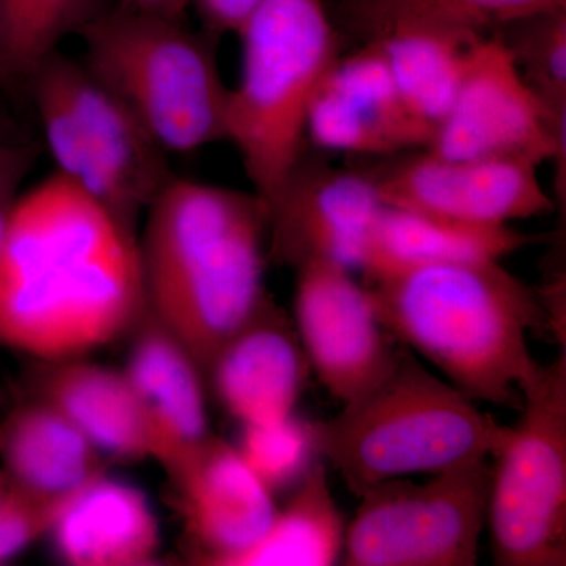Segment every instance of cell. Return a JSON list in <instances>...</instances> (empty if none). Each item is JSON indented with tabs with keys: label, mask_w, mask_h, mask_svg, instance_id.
<instances>
[{
	"label": "cell",
	"mask_w": 566,
	"mask_h": 566,
	"mask_svg": "<svg viewBox=\"0 0 566 566\" xmlns=\"http://www.w3.org/2000/svg\"><path fill=\"white\" fill-rule=\"evenodd\" d=\"M145 311L136 230L57 172L21 193L0 259V346L74 359L132 334Z\"/></svg>",
	"instance_id": "cell-1"
},
{
	"label": "cell",
	"mask_w": 566,
	"mask_h": 566,
	"mask_svg": "<svg viewBox=\"0 0 566 566\" xmlns=\"http://www.w3.org/2000/svg\"><path fill=\"white\" fill-rule=\"evenodd\" d=\"M145 214L148 308L207 378L222 345L270 296L266 205L255 192L174 177Z\"/></svg>",
	"instance_id": "cell-2"
},
{
	"label": "cell",
	"mask_w": 566,
	"mask_h": 566,
	"mask_svg": "<svg viewBox=\"0 0 566 566\" xmlns=\"http://www.w3.org/2000/svg\"><path fill=\"white\" fill-rule=\"evenodd\" d=\"M382 327L472 401L520 411L543 371L532 331H551L534 290L501 262L441 263L368 282Z\"/></svg>",
	"instance_id": "cell-3"
},
{
	"label": "cell",
	"mask_w": 566,
	"mask_h": 566,
	"mask_svg": "<svg viewBox=\"0 0 566 566\" xmlns=\"http://www.w3.org/2000/svg\"><path fill=\"white\" fill-rule=\"evenodd\" d=\"M316 455L337 469L353 494L386 480L441 474L493 458L510 427L428 371L400 344L389 374L344 403L337 416L308 423Z\"/></svg>",
	"instance_id": "cell-4"
},
{
	"label": "cell",
	"mask_w": 566,
	"mask_h": 566,
	"mask_svg": "<svg viewBox=\"0 0 566 566\" xmlns=\"http://www.w3.org/2000/svg\"><path fill=\"white\" fill-rule=\"evenodd\" d=\"M237 35L243 65L230 88L227 140L266 205L303 159L308 107L340 41L323 0H262Z\"/></svg>",
	"instance_id": "cell-5"
},
{
	"label": "cell",
	"mask_w": 566,
	"mask_h": 566,
	"mask_svg": "<svg viewBox=\"0 0 566 566\" xmlns=\"http://www.w3.org/2000/svg\"><path fill=\"white\" fill-rule=\"evenodd\" d=\"M84 65L167 153L227 140L230 88L207 36L180 20L122 6L77 32Z\"/></svg>",
	"instance_id": "cell-6"
},
{
	"label": "cell",
	"mask_w": 566,
	"mask_h": 566,
	"mask_svg": "<svg viewBox=\"0 0 566 566\" xmlns=\"http://www.w3.org/2000/svg\"><path fill=\"white\" fill-rule=\"evenodd\" d=\"M57 174L129 229L175 175L167 155L84 62L54 51L28 77Z\"/></svg>",
	"instance_id": "cell-7"
},
{
	"label": "cell",
	"mask_w": 566,
	"mask_h": 566,
	"mask_svg": "<svg viewBox=\"0 0 566 566\" xmlns=\"http://www.w3.org/2000/svg\"><path fill=\"white\" fill-rule=\"evenodd\" d=\"M493 457L486 521L499 566L566 565V352L524 392Z\"/></svg>",
	"instance_id": "cell-8"
},
{
	"label": "cell",
	"mask_w": 566,
	"mask_h": 566,
	"mask_svg": "<svg viewBox=\"0 0 566 566\" xmlns=\"http://www.w3.org/2000/svg\"><path fill=\"white\" fill-rule=\"evenodd\" d=\"M490 458L453 465L419 485L367 488L345 532L344 565L474 566L488 517Z\"/></svg>",
	"instance_id": "cell-9"
},
{
	"label": "cell",
	"mask_w": 566,
	"mask_h": 566,
	"mask_svg": "<svg viewBox=\"0 0 566 566\" xmlns=\"http://www.w3.org/2000/svg\"><path fill=\"white\" fill-rule=\"evenodd\" d=\"M424 150L452 159L560 163L565 120L524 80L501 33L483 35L469 44L455 99Z\"/></svg>",
	"instance_id": "cell-10"
},
{
	"label": "cell",
	"mask_w": 566,
	"mask_h": 566,
	"mask_svg": "<svg viewBox=\"0 0 566 566\" xmlns=\"http://www.w3.org/2000/svg\"><path fill=\"white\" fill-rule=\"evenodd\" d=\"M294 327L316 378L342 403L381 381L400 348L379 324L367 286L324 260L296 268Z\"/></svg>",
	"instance_id": "cell-11"
},
{
	"label": "cell",
	"mask_w": 566,
	"mask_h": 566,
	"mask_svg": "<svg viewBox=\"0 0 566 566\" xmlns=\"http://www.w3.org/2000/svg\"><path fill=\"white\" fill-rule=\"evenodd\" d=\"M538 167L524 159H452L424 150L370 177L387 207L476 226H509L553 211Z\"/></svg>",
	"instance_id": "cell-12"
},
{
	"label": "cell",
	"mask_w": 566,
	"mask_h": 566,
	"mask_svg": "<svg viewBox=\"0 0 566 566\" xmlns=\"http://www.w3.org/2000/svg\"><path fill=\"white\" fill-rule=\"evenodd\" d=\"M382 207L370 175L308 164L303 156L266 203L268 260L294 270L314 260L360 270Z\"/></svg>",
	"instance_id": "cell-13"
},
{
	"label": "cell",
	"mask_w": 566,
	"mask_h": 566,
	"mask_svg": "<svg viewBox=\"0 0 566 566\" xmlns=\"http://www.w3.org/2000/svg\"><path fill=\"white\" fill-rule=\"evenodd\" d=\"M132 334L123 375L139 401L151 460L163 465L177 486L214 436L205 398V375L148 305Z\"/></svg>",
	"instance_id": "cell-14"
},
{
	"label": "cell",
	"mask_w": 566,
	"mask_h": 566,
	"mask_svg": "<svg viewBox=\"0 0 566 566\" xmlns=\"http://www.w3.org/2000/svg\"><path fill=\"white\" fill-rule=\"evenodd\" d=\"M433 132L405 106L374 41L338 57L307 115V139L323 150L385 156L427 148Z\"/></svg>",
	"instance_id": "cell-15"
},
{
	"label": "cell",
	"mask_w": 566,
	"mask_h": 566,
	"mask_svg": "<svg viewBox=\"0 0 566 566\" xmlns=\"http://www.w3.org/2000/svg\"><path fill=\"white\" fill-rule=\"evenodd\" d=\"M175 488L193 565L232 566L262 542L277 513L273 493L218 434Z\"/></svg>",
	"instance_id": "cell-16"
},
{
	"label": "cell",
	"mask_w": 566,
	"mask_h": 566,
	"mask_svg": "<svg viewBox=\"0 0 566 566\" xmlns=\"http://www.w3.org/2000/svg\"><path fill=\"white\" fill-rule=\"evenodd\" d=\"M308 370L296 327L268 296L216 354L207 379L229 415L262 423L293 415Z\"/></svg>",
	"instance_id": "cell-17"
},
{
	"label": "cell",
	"mask_w": 566,
	"mask_h": 566,
	"mask_svg": "<svg viewBox=\"0 0 566 566\" xmlns=\"http://www.w3.org/2000/svg\"><path fill=\"white\" fill-rule=\"evenodd\" d=\"M21 392L57 408L107 458H151L147 424L123 371L85 363L80 357L29 360Z\"/></svg>",
	"instance_id": "cell-18"
},
{
	"label": "cell",
	"mask_w": 566,
	"mask_h": 566,
	"mask_svg": "<svg viewBox=\"0 0 566 566\" xmlns=\"http://www.w3.org/2000/svg\"><path fill=\"white\" fill-rule=\"evenodd\" d=\"M55 553L74 566H147L161 532L147 495L103 475L74 495L50 532Z\"/></svg>",
	"instance_id": "cell-19"
},
{
	"label": "cell",
	"mask_w": 566,
	"mask_h": 566,
	"mask_svg": "<svg viewBox=\"0 0 566 566\" xmlns=\"http://www.w3.org/2000/svg\"><path fill=\"white\" fill-rule=\"evenodd\" d=\"M0 465L36 493L66 497L107 474V457L57 408L21 392L0 419Z\"/></svg>",
	"instance_id": "cell-20"
},
{
	"label": "cell",
	"mask_w": 566,
	"mask_h": 566,
	"mask_svg": "<svg viewBox=\"0 0 566 566\" xmlns=\"http://www.w3.org/2000/svg\"><path fill=\"white\" fill-rule=\"evenodd\" d=\"M536 240L510 226H476L385 205L360 271L368 283L428 264L501 262Z\"/></svg>",
	"instance_id": "cell-21"
},
{
	"label": "cell",
	"mask_w": 566,
	"mask_h": 566,
	"mask_svg": "<svg viewBox=\"0 0 566 566\" xmlns=\"http://www.w3.org/2000/svg\"><path fill=\"white\" fill-rule=\"evenodd\" d=\"M345 520L335 504L322 461L312 463L296 491L277 509L259 545L232 566H329L337 564L345 543Z\"/></svg>",
	"instance_id": "cell-22"
},
{
	"label": "cell",
	"mask_w": 566,
	"mask_h": 566,
	"mask_svg": "<svg viewBox=\"0 0 566 566\" xmlns=\"http://www.w3.org/2000/svg\"><path fill=\"white\" fill-rule=\"evenodd\" d=\"M564 9L565 0H352L348 18L365 41L403 29L474 40L491 29Z\"/></svg>",
	"instance_id": "cell-23"
},
{
	"label": "cell",
	"mask_w": 566,
	"mask_h": 566,
	"mask_svg": "<svg viewBox=\"0 0 566 566\" xmlns=\"http://www.w3.org/2000/svg\"><path fill=\"white\" fill-rule=\"evenodd\" d=\"M474 40L403 29L367 41H374L385 55L397 91L412 117L434 134L455 99L468 48Z\"/></svg>",
	"instance_id": "cell-24"
},
{
	"label": "cell",
	"mask_w": 566,
	"mask_h": 566,
	"mask_svg": "<svg viewBox=\"0 0 566 566\" xmlns=\"http://www.w3.org/2000/svg\"><path fill=\"white\" fill-rule=\"evenodd\" d=\"M102 11V0H0V82L25 84L66 35Z\"/></svg>",
	"instance_id": "cell-25"
},
{
	"label": "cell",
	"mask_w": 566,
	"mask_h": 566,
	"mask_svg": "<svg viewBox=\"0 0 566 566\" xmlns=\"http://www.w3.org/2000/svg\"><path fill=\"white\" fill-rule=\"evenodd\" d=\"M243 427V439L237 449L260 482L273 494L297 485L315 453L308 422L292 415Z\"/></svg>",
	"instance_id": "cell-26"
},
{
	"label": "cell",
	"mask_w": 566,
	"mask_h": 566,
	"mask_svg": "<svg viewBox=\"0 0 566 566\" xmlns=\"http://www.w3.org/2000/svg\"><path fill=\"white\" fill-rule=\"evenodd\" d=\"M535 28L502 36L521 74L558 120H566V18L565 9L534 18Z\"/></svg>",
	"instance_id": "cell-27"
},
{
	"label": "cell",
	"mask_w": 566,
	"mask_h": 566,
	"mask_svg": "<svg viewBox=\"0 0 566 566\" xmlns=\"http://www.w3.org/2000/svg\"><path fill=\"white\" fill-rule=\"evenodd\" d=\"M76 494L52 497L36 493L0 465V565L20 556L41 536L50 535Z\"/></svg>",
	"instance_id": "cell-28"
},
{
	"label": "cell",
	"mask_w": 566,
	"mask_h": 566,
	"mask_svg": "<svg viewBox=\"0 0 566 566\" xmlns=\"http://www.w3.org/2000/svg\"><path fill=\"white\" fill-rule=\"evenodd\" d=\"M41 151L40 142H7L0 139V259L14 205L20 199V189L28 175L35 167Z\"/></svg>",
	"instance_id": "cell-29"
},
{
	"label": "cell",
	"mask_w": 566,
	"mask_h": 566,
	"mask_svg": "<svg viewBox=\"0 0 566 566\" xmlns=\"http://www.w3.org/2000/svg\"><path fill=\"white\" fill-rule=\"evenodd\" d=\"M262 0H193L211 35L238 33Z\"/></svg>",
	"instance_id": "cell-30"
},
{
	"label": "cell",
	"mask_w": 566,
	"mask_h": 566,
	"mask_svg": "<svg viewBox=\"0 0 566 566\" xmlns=\"http://www.w3.org/2000/svg\"><path fill=\"white\" fill-rule=\"evenodd\" d=\"M192 2L193 0H122L123 6L172 20H180L181 14Z\"/></svg>",
	"instance_id": "cell-31"
}]
</instances>
